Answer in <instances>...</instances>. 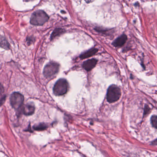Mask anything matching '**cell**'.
Wrapping results in <instances>:
<instances>
[{"label": "cell", "instance_id": "6da1fadb", "mask_svg": "<svg viewBox=\"0 0 157 157\" xmlns=\"http://www.w3.org/2000/svg\"><path fill=\"white\" fill-rule=\"evenodd\" d=\"M49 20V16L44 11H36L32 14L30 23L34 26H41L44 25Z\"/></svg>", "mask_w": 157, "mask_h": 157}, {"label": "cell", "instance_id": "7a4b0ae2", "mask_svg": "<svg viewBox=\"0 0 157 157\" xmlns=\"http://www.w3.org/2000/svg\"><path fill=\"white\" fill-rule=\"evenodd\" d=\"M68 84L65 79H59L55 84L53 88V91L55 95L57 96H63L67 92Z\"/></svg>", "mask_w": 157, "mask_h": 157}, {"label": "cell", "instance_id": "3957f363", "mask_svg": "<svg viewBox=\"0 0 157 157\" xmlns=\"http://www.w3.org/2000/svg\"><path fill=\"white\" fill-rule=\"evenodd\" d=\"M120 88L116 85L110 86L107 90L106 99L108 102L113 103L119 100L121 96Z\"/></svg>", "mask_w": 157, "mask_h": 157}, {"label": "cell", "instance_id": "277c9868", "mask_svg": "<svg viewBox=\"0 0 157 157\" xmlns=\"http://www.w3.org/2000/svg\"><path fill=\"white\" fill-rule=\"evenodd\" d=\"M10 104L15 109L19 110L21 108L24 101V96L18 92H14L11 94L10 98Z\"/></svg>", "mask_w": 157, "mask_h": 157}, {"label": "cell", "instance_id": "5b68a950", "mask_svg": "<svg viewBox=\"0 0 157 157\" xmlns=\"http://www.w3.org/2000/svg\"><path fill=\"white\" fill-rule=\"evenodd\" d=\"M59 65L55 62H50L47 64L43 70L44 76L48 78L54 76L58 72Z\"/></svg>", "mask_w": 157, "mask_h": 157}, {"label": "cell", "instance_id": "8992f818", "mask_svg": "<svg viewBox=\"0 0 157 157\" xmlns=\"http://www.w3.org/2000/svg\"><path fill=\"white\" fill-rule=\"evenodd\" d=\"M128 38L125 34H123L116 39L112 43V45L116 48H120L125 45Z\"/></svg>", "mask_w": 157, "mask_h": 157}, {"label": "cell", "instance_id": "52a82bcc", "mask_svg": "<svg viewBox=\"0 0 157 157\" xmlns=\"http://www.w3.org/2000/svg\"><path fill=\"white\" fill-rule=\"evenodd\" d=\"M97 61H98L95 59H88L84 62L83 64V68L87 71H90L96 66Z\"/></svg>", "mask_w": 157, "mask_h": 157}, {"label": "cell", "instance_id": "ba28073f", "mask_svg": "<svg viewBox=\"0 0 157 157\" xmlns=\"http://www.w3.org/2000/svg\"><path fill=\"white\" fill-rule=\"evenodd\" d=\"M35 106L32 104H27L22 107V112L24 115L26 116H30L32 115L35 112Z\"/></svg>", "mask_w": 157, "mask_h": 157}, {"label": "cell", "instance_id": "9c48e42d", "mask_svg": "<svg viewBox=\"0 0 157 157\" xmlns=\"http://www.w3.org/2000/svg\"><path fill=\"white\" fill-rule=\"evenodd\" d=\"M98 49L96 48H92L90 50H88L87 51L84 52L80 55V58L81 59L88 58L89 57L93 56L95 54H96L98 52Z\"/></svg>", "mask_w": 157, "mask_h": 157}, {"label": "cell", "instance_id": "30bf717a", "mask_svg": "<svg viewBox=\"0 0 157 157\" xmlns=\"http://www.w3.org/2000/svg\"><path fill=\"white\" fill-rule=\"evenodd\" d=\"M65 32V30L62 28H56L52 33L51 36H50V38L51 40H52L55 37L61 35V34H63V33Z\"/></svg>", "mask_w": 157, "mask_h": 157}, {"label": "cell", "instance_id": "8fae6325", "mask_svg": "<svg viewBox=\"0 0 157 157\" xmlns=\"http://www.w3.org/2000/svg\"><path fill=\"white\" fill-rule=\"evenodd\" d=\"M1 47L6 50H8L10 49L9 44L6 38L2 36L1 37Z\"/></svg>", "mask_w": 157, "mask_h": 157}, {"label": "cell", "instance_id": "7c38bea8", "mask_svg": "<svg viewBox=\"0 0 157 157\" xmlns=\"http://www.w3.org/2000/svg\"><path fill=\"white\" fill-rule=\"evenodd\" d=\"M48 128V125L46 123H41L38 125H35L33 126V129L34 130L37 131H42L45 130Z\"/></svg>", "mask_w": 157, "mask_h": 157}, {"label": "cell", "instance_id": "4fadbf2b", "mask_svg": "<svg viewBox=\"0 0 157 157\" xmlns=\"http://www.w3.org/2000/svg\"><path fill=\"white\" fill-rule=\"evenodd\" d=\"M151 123L152 127L157 129V116L153 115L151 118Z\"/></svg>", "mask_w": 157, "mask_h": 157}, {"label": "cell", "instance_id": "5bb4252c", "mask_svg": "<svg viewBox=\"0 0 157 157\" xmlns=\"http://www.w3.org/2000/svg\"><path fill=\"white\" fill-rule=\"evenodd\" d=\"M95 30L96 32L99 33H106V32H108L109 29H104V28H100V27H96L94 29Z\"/></svg>", "mask_w": 157, "mask_h": 157}, {"label": "cell", "instance_id": "9a60e30c", "mask_svg": "<svg viewBox=\"0 0 157 157\" xmlns=\"http://www.w3.org/2000/svg\"><path fill=\"white\" fill-rule=\"evenodd\" d=\"M35 41V38L34 37H33V36L28 37L27 38V39H26V42H27V44L28 45H30V44L33 43Z\"/></svg>", "mask_w": 157, "mask_h": 157}, {"label": "cell", "instance_id": "2e32d148", "mask_svg": "<svg viewBox=\"0 0 157 157\" xmlns=\"http://www.w3.org/2000/svg\"><path fill=\"white\" fill-rule=\"evenodd\" d=\"M150 110V108H149V106H147V105H146V106H145V107L144 114H147V113H148Z\"/></svg>", "mask_w": 157, "mask_h": 157}, {"label": "cell", "instance_id": "e0dca14e", "mask_svg": "<svg viewBox=\"0 0 157 157\" xmlns=\"http://www.w3.org/2000/svg\"><path fill=\"white\" fill-rule=\"evenodd\" d=\"M85 1L86 3H90L92 2V1H93L94 0H85Z\"/></svg>", "mask_w": 157, "mask_h": 157}, {"label": "cell", "instance_id": "ac0fdd59", "mask_svg": "<svg viewBox=\"0 0 157 157\" xmlns=\"http://www.w3.org/2000/svg\"><path fill=\"white\" fill-rule=\"evenodd\" d=\"M152 144L154 145H157V139L152 142Z\"/></svg>", "mask_w": 157, "mask_h": 157}, {"label": "cell", "instance_id": "d6986e66", "mask_svg": "<svg viewBox=\"0 0 157 157\" xmlns=\"http://www.w3.org/2000/svg\"><path fill=\"white\" fill-rule=\"evenodd\" d=\"M134 5L135 6V7H138V6H139V3L138 2H137V3H135L134 4Z\"/></svg>", "mask_w": 157, "mask_h": 157}]
</instances>
